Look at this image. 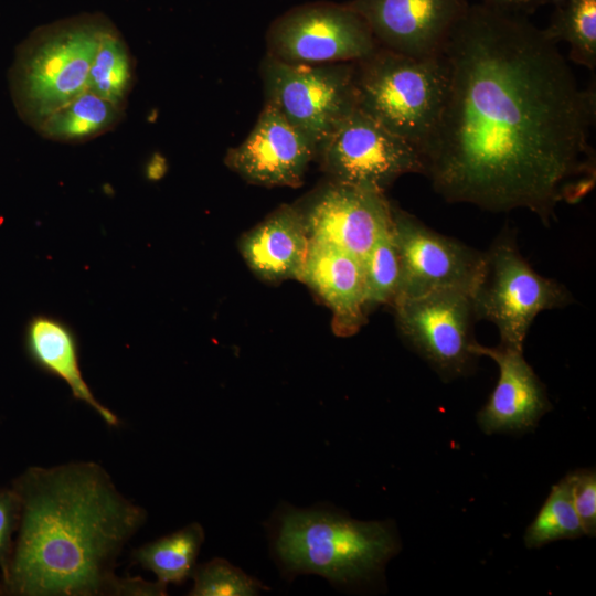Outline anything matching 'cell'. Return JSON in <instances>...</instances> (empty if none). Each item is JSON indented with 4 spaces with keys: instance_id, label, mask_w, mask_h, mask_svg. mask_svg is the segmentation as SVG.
<instances>
[{
    "instance_id": "cell-1",
    "label": "cell",
    "mask_w": 596,
    "mask_h": 596,
    "mask_svg": "<svg viewBox=\"0 0 596 596\" xmlns=\"http://www.w3.org/2000/svg\"><path fill=\"white\" fill-rule=\"evenodd\" d=\"M443 54L446 96L421 147L436 193L496 213L526 209L549 226L560 203L592 191L595 85L578 84L545 29L478 3Z\"/></svg>"
},
{
    "instance_id": "cell-2",
    "label": "cell",
    "mask_w": 596,
    "mask_h": 596,
    "mask_svg": "<svg viewBox=\"0 0 596 596\" xmlns=\"http://www.w3.org/2000/svg\"><path fill=\"white\" fill-rule=\"evenodd\" d=\"M20 520L0 596H164L119 576L117 558L147 520L95 461L31 466L12 480Z\"/></svg>"
},
{
    "instance_id": "cell-3",
    "label": "cell",
    "mask_w": 596,
    "mask_h": 596,
    "mask_svg": "<svg viewBox=\"0 0 596 596\" xmlns=\"http://www.w3.org/2000/svg\"><path fill=\"white\" fill-rule=\"evenodd\" d=\"M269 532L273 556L287 579L317 574L341 586L380 574L401 546L392 523L359 521L322 504L279 505Z\"/></svg>"
},
{
    "instance_id": "cell-4",
    "label": "cell",
    "mask_w": 596,
    "mask_h": 596,
    "mask_svg": "<svg viewBox=\"0 0 596 596\" xmlns=\"http://www.w3.org/2000/svg\"><path fill=\"white\" fill-rule=\"evenodd\" d=\"M113 21L79 13L34 29L17 47L9 71L15 110L34 130L53 111L87 89L100 36Z\"/></svg>"
},
{
    "instance_id": "cell-5",
    "label": "cell",
    "mask_w": 596,
    "mask_h": 596,
    "mask_svg": "<svg viewBox=\"0 0 596 596\" xmlns=\"http://www.w3.org/2000/svg\"><path fill=\"white\" fill-rule=\"evenodd\" d=\"M354 79L358 109L421 149L446 96L443 52L417 57L379 47L355 62Z\"/></svg>"
},
{
    "instance_id": "cell-6",
    "label": "cell",
    "mask_w": 596,
    "mask_h": 596,
    "mask_svg": "<svg viewBox=\"0 0 596 596\" xmlns=\"http://www.w3.org/2000/svg\"><path fill=\"white\" fill-rule=\"evenodd\" d=\"M483 253L482 268L471 290L476 320L493 323L500 344L523 351L536 316L572 305L574 297L563 284L531 267L511 228L502 230Z\"/></svg>"
},
{
    "instance_id": "cell-7",
    "label": "cell",
    "mask_w": 596,
    "mask_h": 596,
    "mask_svg": "<svg viewBox=\"0 0 596 596\" xmlns=\"http://www.w3.org/2000/svg\"><path fill=\"white\" fill-rule=\"evenodd\" d=\"M265 104L279 111L312 146L316 158L356 107L355 62L290 64L262 58Z\"/></svg>"
},
{
    "instance_id": "cell-8",
    "label": "cell",
    "mask_w": 596,
    "mask_h": 596,
    "mask_svg": "<svg viewBox=\"0 0 596 596\" xmlns=\"http://www.w3.org/2000/svg\"><path fill=\"white\" fill-rule=\"evenodd\" d=\"M403 340L439 374L451 380L467 374L478 358L472 352L471 292L459 287L400 297L391 306Z\"/></svg>"
},
{
    "instance_id": "cell-9",
    "label": "cell",
    "mask_w": 596,
    "mask_h": 596,
    "mask_svg": "<svg viewBox=\"0 0 596 596\" xmlns=\"http://www.w3.org/2000/svg\"><path fill=\"white\" fill-rule=\"evenodd\" d=\"M379 47L366 21L349 3L296 7L266 34V54L290 64L359 62Z\"/></svg>"
},
{
    "instance_id": "cell-10",
    "label": "cell",
    "mask_w": 596,
    "mask_h": 596,
    "mask_svg": "<svg viewBox=\"0 0 596 596\" xmlns=\"http://www.w3.org/2000/svg\"><path fill=\"white\" fill-rule=\"evenodd\" d=\"M316 159L329 180L382 193L400 177L424 170L416 145L358 108L336 128Z\"/></svg>"
},
{
    "instance_id": "cell-11",
    "label": "cell",
    "mask_w": 596,
    "mask_h": 596,
    "mask_svg": "<svg viewBox=\"0 0 596 596\" xmlns=\"http://www.w3.org/2000/svg\"><path fill=\"white\" fill-rule=\"evenodd\" d=\"M391 212L392 232L401 260L396 299L446 287H459L471 292L480 275L485 253L436 232L392 202Z\"/></svg>"
},
{
    "instance_id": "cell-12",
    "label": "cell",
    "mask_w": 596,
    "mask_h": 596,
    "mask_svg": "<svg viewBox=\"0 0 596 596\" xmlns=\"http://www.w3.org/2000/svg\"><path fill=\"white\" fill-rule=\"evenodd\" d=\"M309 238L364 259L392 226L385 193L329 180L299 204Z\"/></svg>"
},
{
    "instance_id": "cell-13",
    "label": "cell",
    "mask_w": 596,
    "mask_h": 596,
    "mask_svg": "<svg viewBox=\"0 0 596 596\" xmlns=\"http://www.w3.org/2000/svg\"><path fill=\"white\" fill-rule=\"evenodd\" d=\"M380 47L409 55L439 54L469 4L467 0H353Z\"/></svg>"
},
{
    "instance_id": "cell-14",
    "label": "cell",
    "mask_w": 596,
    "mask_h": 596,
    "mask_svg": "<svg viewBox=\"0 0 596 596\" xmlns=\"http://www.w3.org/2000/svg\"><path fill=\"white\" fill-rule=\"evenodd\" d=\"M315 159L310 142L279 111L264 104L251 132L226 152L224 162L248 183L298 188Z\"/></svg>"
},
{
    "instance_id": "cell-15",
    "label": "cell",
    "mask_w": 596,
    "mask_h": 596,
    "mask_svg": "<svg viewBox=\"0 0 596 596\" xmlns=\"http://www.w3.org/2000/svg\"><path fill=\"white\" fill-rule=\"evenodd\" d=\"M472 352L478 358H490L499 368L498 382L477 414L481 429L492 434L533 428L551 409V403L544 384L524 359L523 351L502 344L485 347L476 341Z\"/></svg>"
},
{
    "instance_id": "cell-16",
    "label": "cell",
    "mask_w": 596,
    "mask_h": 596,
    "mask_svg": "<svg viewBox=\"0 0 596 596\" xmlns=\"http://www.w3.org/2000/svg\"><path fill=\"white\" fill-rule=\"evenodd\" d=\"M299 281L331 310L334 334L350 337L365 324L364 270L359 257L337 246L310 240Z\"/></svg>"
},
{
    "instance_id": "cell-17",
    "label": "cell",
    "mask_w": 596,
    "mask_h": 596,
    "mask_svg": "<svg viewBox=\"0 0 596 596\" xmlns=\"http://www.w3.org/2000/svg\"><path fill=\"white\" fill-rule=\"evenodd\" d=\"M309 244L300 211L284 204L242 237L240 251L257 277L278 283L299 280Z\"/></svg>"
},
{
    "instance_id": "cell-18",
    "label": "cell",
    "mask_w": 596,
    "mask_h": 596,
    "mask_svg": "<svg viewBox=\"0 0 596 596\" xmlns=\"http://www.w3.org/2000/svg\"><path fill=\"white\" fill-rule=\"evenodd\" d=\"M24 348L32 363L62 380L75 400L85 403L108 426H119L117 415L95 397L83 376L78 340L70 324L49 315L32 317L25 328Z\"/></svg>"
},
{
    "instance_id": "cell-19",
    "label": "cell",
    "mask_w": 596,
    "mask_h": 596,
    "mask_svg": "<svg viewBox=\"0 0 596 596\" xmlns=\"http://www.w3.org/2000/svg\"><path fill=\"white\" fill-rule=\"evenodd\" d=\"M126 110L86 89L47 116L35 131L51 141L83 143L115 129Z\"/></svg>"
},
{
    "instance_id": "cell-20",
    "label": "cell",
    "mask_w": 596,
    "mask_h": 596,
    "mask_svg": "<svg viewBox=\"0 0 596 596\" xmlns=\"http://www.w3.org/2000/svg\"><path fill=\"white\" fill-rule=\"evenodd\" d=\"M205 539L199 522H191L178 531L145 543L131 553L132 561L152 572L157 581L180 585L191 578Z\"/></svg>"
},
{
    "instance_id": "cell-21",
    "label": "cell",
    "mask_w": 596,
    "mask_h": 596,
    "mask_svg": "<svg viewBox=\"0 0 596 596\" xmlns=\"http://www.w3.org/2000/svg\"><path fill=\"white\" fill-rule=\"evenodd\" d=\"M136 83V60L111 22L100 36L87 78V89L126 108Z\"/></svg>"
},
{
    "instance_id": "cell-22",
    "label": "cell",
    "mask_w": 596,
    "mask_h": 596,
    "mask_svg": "<svg viewBox=\"0 0 596 596\" xmlns=\"http://www.w3.org/2000/svg\"><path fill=\"white\" fill-rule=\"evenodd\" d=\"M546 33L570 45L568 58L590 71L596 66V0H567L556 7Z\"/></svg>"
},
{
    "instance_id": "cell-23",
    "label": "cell",
    "mask_w": 596,
    "mask_h": 596,
    "mask_svg": "<svg viewBox=\"0 0 596 596\" xmlns=\"http://www.w3.org/2000/svg\"><path fill=\"white\" fill-rule=\"evenodd\" d=\"M566 477L552 487L539 513L524 533L528 549H538L547 543L583 535Z\"/></svg>"
},
{
    "instance_id": "cell-24",
    "label": "cell",
    "mask_w": 596,
    "mask_h": 596,
    "mask_svg": "<svg viewBox=\"0 0 596 596\" xmlns=\"http://www.w3.org/2000/svg\"><path fill=\"white\" fill-rule=\"evenodd\" d=\"M362 263L368 315L380 306H392L401 283V260L392 226L374 243Z\"/></svg>"
},
{
    "instance_id": "cell-25",
    "label": "cell",
    "mask_w": 596,
    "mask_h": 596,
    "mask_svg": "<svg viewBox=\"0 0 596 596\" xmlns=\"http://www.w3.org/2000/svg\"><path fill=\"white\" fill-rule=\"evenodd\" d=\"M191 578L190 596H254L269 590L260 581L221 557L196 564Z\"/></svg>"
},
{
    "instance_id": "cell-26",
    "label": "cell",
    "mask_w": 596,
    "mask_h": 596,
    "mask_svg": "<svg viewBox=\"0 0 596 596\" xmlns=\"http://www.w3.org/2000/svg\"><path fill=\"white\" fill-rule=\"evenodd\" d=\"M571 494L583 533L596 534V473L594 469H577L567 473Z\"/></svg>"
},
{
    "instance_id": "cell-27",
    "label": "cell",
    "mask_w": 596,
    "mask_h": 596,
    "mask_svg": "<svg viewBox=\"0 0 596 596\" xmlns=\"http://www.w3.org/2000/svg\"><path fill=\"white\" fill-rule=\"evenodd\" d=\"M20 520V500L10 487L0 488V572H7Z\"/></svg>"
},
{
    "instance_id": "cell-28",
    "label": "cell",
    "mask_w": 596,
    "mask_h": 596,
    "mask_svg": "<svg viewBox=\"0 0 596 596\" xmlns=\"http://www.w3.org/2000/svg\"><path fill=\"white\" fill-rule=\"evenodd\" d=\"M482 3L500 10L521 13L532 11L543 0H481Z\"/></svg>"
},
{
    "instance_id": "cell-29",
    "label": "cell",
    "mask_w": 596,
    "mask_h": 596,
    "mask_svg": "<svg viewBox=\"0 0 596 596\" xmlns=\"http://www.w3.org/2000/svg\"><path fill=\"white\" fill-rule=\"evenodd\" d=\"M163 168H164L163 158L160 155L156 153L151 158L150 162L148 163L147 174L151 179H157L162 174L164 170Z\"/></svg>"
},
{
    "instance_id": "cell-30",
    "label": "cell",
    "mask_w": 596,
    "mask_h": 596,
    "mask_svg": "<svg viewBox=\"0 0 596 596\" xmlns=\"http://www.w3.org/2000/svg\"><path fill=\"white\" fill-rule=\"evenodd\" d=\"M543 1H550L552 2L553 4H555L556 7L565 3L567 0H543Z\"/></svg>"
}]
</instances>
